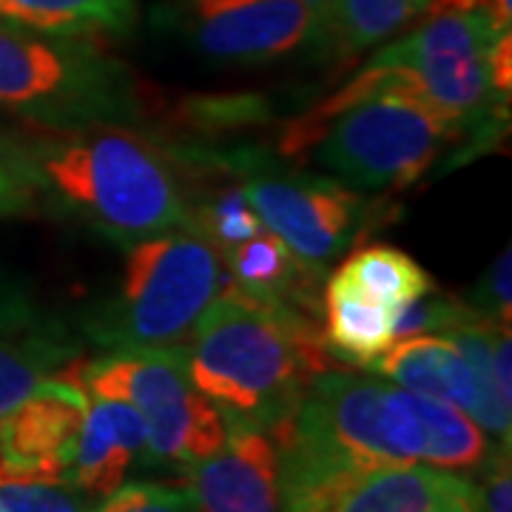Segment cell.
<instances>
[{
	"instance_id": "cell-23",
	"label": "cell",
	"mask_w": 512,
	"mask_h": 512,
	"mask_svg": "<svg viewBox=\"0 0 512 512\" xmlns=\"http://www.w3.org/2000/svg\"><path fill=\"white\" fill-rule=\"evenodd\" d=\"M191 231L208 239L217 254H225L228 248L262 231V222L254 214L251 202L245 200L242 185H225L208 202L191 205Z\"/></svg>"
},
{
	"instance_id": "cell-30",
	"label": "cell",
	"mask_w": 512,
	"mask_h": 512,
	"mask_svg": "<svg viewBox=\"0 0 512 512\" xmlns=\"http://www.w3.org/2000/svg\"><path fill=\"white\" fill-rule=\"evenodd\" d=\"M37 211L35 197L26 185L20 183V177L0 160V220H20V217H32Z\"/></svg>"
},
{
	"instance_id": "cell-19",
	"label": "cell",
	"mask_w": 512,
	"mask_h": 512,
	"mask_svg": "<svg viewBox=\"0 0 512 512\" xmlns=\"http://www.w3.org/2000/svg\"><path fill=\"white\" fill-rule=\"evenodd\" d=\"M137 0H0V23L52 37L128 35Z\"/></svg>"
},
{
	"instance_id": "cell-6",
	"label": "cell",
	"mask_w": 512,
	"mask_h": 512,
	"mask_svg": "<svg viewBox=\"0 0 512 512\" xmlns=\"http://www.w3.org/2000/svg\"><path fill=\"white\" fill-rule=\"evenodd\" d=\"M461 140L456 128L419 100L387 92L359 100L285 148H313V165L353 191L387 194L419 183L441 151Z\"/></svg>"
},
{
	"instance_id": "cell-13",
	"label": "cell",
	"mask_w": 512,
	"mask_h": 512,
	"mask_svg": "<svg viewBox=\"0 0 512 512\" xmlns=\"http://www.w3.org/2000/svg\"><path fill=\"white\" fill-rule=\"evenodd\" d=\"M148 456V427L134 404L89 396L66 484L86 495L114 493L134 458Z\"/></svg>"
},
{
	"instance_id": "cell-25",
	"label": "cell",
	"mask_w": 512,
	"mask_h": 512,
	"mask_svg": "<svg viewBox=\"0 0 512 512\" xmlns=\"http://www.w3.org/2000/svg\"><path fill=\"white\" fill-rule=\"evenodd\" d=\"M473 313L476 311L464 299L447 296V293H439L433 288L419 299H410V302L396 308L393 336L407 339V336H421V333H447L453 325L464 322Z\"/></svg>"
},
{
	"instance_id": "cell-12",
	"label": "cell",
	"mask_w": 512,
	"mask_h": 512,
	"mask_svg": "<svg viewBox=\"0 0 512 512\" xmlns=\"http://www.w3.org/2000/svg\"><path fill=\"white\" fill-rule=\"evenodd\" d=\"M225 427L220 450L185 467V490L200 512H279V453L271 436L242 424Z\"/></svg>"
},
{
	"instance_id": "cell-24",
	"label": "cell",
	"mask_w": 512,
	"mask_h": 512,
	"mask_svg": "<svg viewBox=\"0 0 512 512\" xmlns=\"http://www.w3.org/2000/svg\"><path fill=\"white\" fill-rule=\"evenodd\" d=\"M0 512H89L80 490L66 481L0 478Z\"/></svg>"
},
{
	"instance_id": "cell-10",
	"label": "cell",
	"mask_w": 512,
	"mask_h": 512,
	"mask_svg": "<svg viewBox=\"0 0 512 512\" xmlns=\"http://www.w3.org/2000/svg\"><path fill=\"white\" fill-rule=\"evenodd\" d=\"M279 512H478L473 478L419 467L382 464L316 487L279 490Z\"/></svg>"
},
{
	"instance_id": "cell-29",
	"label": "cell",
	"mask_w": 512,
	"mask_h": 512,
	"mask_svg": "<svg viewBox=\"0 0 512 512\" xmlns=\"http://www.w3.org/2000/svg\"><path fill=\"white\" fill-rule=\"evenodd\" d=\"M484 473L476 481L478 512H510L512 478H510V444H495L481 461Z\"/></svg>"
},
{
	"instance_id": "cell-16",
	"label": "cell",
	"mask_w": 512,
	"mask_h": 512,
	"mask_svg": "<svg viewBox=\"0 0 512 512\" xmlns=\"http://www.w3.org/2000/svg\"><path fill=\"white\" fill-rule=\"evenodd\" d=\"M367 367L387 382L402 384L404 390L456 404L467 416L476 407V382L470 365L447 336L421 333L399 339Z\"/></svg>"
},
{
	"instance_id": "cell-9",
	"label": "cell",
	"mask_w": 512,
	"mask_h": 512,
	"mask_svg": "<svg viewBox=\"0 0 512 512\" xmlns=\"http://www.w3.org/2000/svg\"><path fill=\"white\" fill-rule=\"evenodd\" d=\"M319 0H168L154 26L180 37L197 55L256 66L308 43Z\"/></svg>"
},
{
	"instance_id": "cell-27",
	"label": "cell",
	"mask_w": 512,
	"mask_h": 512,
	"mask_svg": "<svg viewBox=\"0 0 512 512\" xmlns=\"http://www.w3.org/2000/svg\"><path fill=\"white\" fill-rule=\"evenodd\" d=\"M46 325H55V319L40 308L29 282L0 265V336H18Z\"/></svg>"
},
{
	"instance_id": "cell-5",
	"label": "cell",
	"mask_w": 512,
	"mask_h": 512,
	"mask_svg": "<svg viewBox=\"0 0 512 512\" xmlns=\"http://www.w3.org/2000/svg\"><path fill=\"white\" fill-rule=\"evenodd\" d=\"M0 111L40 128H137L146 100L134 72L97 40L0 23Z\"/></svg>"
},
{
	"instance_id": "cell-20",
	"label": "cell",
	"mask_w": 512,
	"mask_h": 512,
	"mask_svg": "<svg viewBox=\"0 0 512 512\" xmlns=\"http://www.w3.org/2000/svg\"><path fill=\"white\" fill-rule=\"evenodd\" d=\"M507 325H498L493 319L484 316H467L464 322H458L447 333V339H453V345L461 350V356L467 359L473 382H476V407L470 413V419L478 421L481 430L493 433L498 444H510L512 436V393L504 390V384L498 379L495 370V339Z\"/></svg>"
},
{
	"instance_id": "cell-33",
	"label": "cell",
	"mask_w": 512,
	"mask_h": 512,
	"mask_svg": "<svg viewBox=\"0 0 512 512\" xmlns=\"http://www.w3.org/2000/svg\"><path fill=\"white\" fill-rule=\"evenodd\" d=\"M470 9H484V0H427L424 15H433V12H470Z\"/></svg>"
},
{
	"instance_id": "cell-18",
	"label": "cell",
	"mask_w": 512,
	"mask_h": 512,
	"mask_svg": "<svg viewBox=\"0 0 512 512\" xmlns=\"http://www.w3.org/2000/svg\"><path fill=\"white\" fill-rule=\"evenodd\" d=\"M80 342L66 325L0 336V419L29 402L52 376L80 359Z\"/></svg>"
},
{
	"instance_id": "cell-3",
	"label": "cell",
	"mask_w": 512,
	"mask_h": 512,
	"mask_svg": "<svg viewBox=\"0 0 512 512\" xmlns=\"http://www.w3.org/2000/svg\"><path fill=\"white\" fill-rule=\"evenodd\" d=\"M271 439L279 453V490L421 461L413 390L333 367L313 376L296 416Z\"/></svg>"
},
{
	"instance_id": "cell-32",
	"label": "cell",
	"mask_w": 512,
	"mask_h": 512,
	"mask_svg": "<svg viewBox=\"0 0 512 512\" xmlns=\"http://www.w3.org/2000/svg\"><path fill=\"white\" fill-rule=\"evenodd\" d=\"M484 12L490 15L501 32H510L512 26V0H484Z\"/></svg>"
},
{
	"instance_id": "cell-4",
	"label": "cell",
	"mask_w": 512,
	"mask_h": 512,
	"mask_svg": "<svg viewBox=\"0 0 512 512\" xmlns=\"http://www.w3.org/2000/svg\"><path fill=\"white\" fill-rule=\"evenodd\" d=\"M222 259L194 231H168L126 248L111 296L80 316V333L106 353L180 350L220 291Z\"/></svg>"
},
{
	"instance_id": "cell-14",
	"label": "cell",
	"mask_w": 512,
	"mask_h": 512,
	"mask_svg": "<svg viewBox=\"0 0 512 512\" xmlns=\"http://www.w3.org/2000/svg\"><path fill=\"white\" fill-rule=\"evenodd\" d=\"M427 0H319L308 49L316 60L350 63L421 18Z\"/></svg>"
},
{
	"instance_id": "cell-2",
	"label": "cell",
	"mask_w": 512,
	"mask_h": 512,
	"mask_svg": "<svg viewBox=\"0 0 512 512\" xmlns=\"http://www.w3.org/2000/svg\"><path fill=\"white\" fill-rule=\"evenodd\" d=\"M191 384L225 424L276 433L313 376L333 367L319 316L237 288L228 276L183 345Z\"/></svg>"
},
{
	"instance_id": "cell-22",
	"label": "cell",
	"mask_w": 512,
	"mask_h": 512,
	"mask_svg": "<svg viewBox=\"0 0 512 512\" xmlns=\"http://www.w3.org/2000/svg\"><path fill=\"white\" fill-rule=\"evenodd\" d=\"M339 271L365 296L387 308H399L404 302L419 299L436 288L433 276L427 274L413 256L384 242L353 251L339 265Z\"/></svg>"
},
{
	"instance_id": "cell-1",
	"label": "cell",
	"mask_w": 512,
	"mask_h": 512,
	"mask_svg": "<svg viewBox=\"0 0 512 512\" xmlns=\"http://www.w3.org/2000/svg\"><path fill=\"white\" fill-rule=\"evenodd\" d=\"M37 211L74 222L120 248L191 231L180 165L160 140L131 126H32L0 143Z\"/></svg>"
},
{
	"instance_id": "cell-28",
	"label": "cell",
	"mask_w": 512,
	"mask_h": 512,
	"mask_svg": "<svg viewBox=\"0 0 512 512\" xmlns=\"http://www.w3.org/2000/svg\"><path fill=\"white\" fill-rule=\"evenodd\" d=\"M512 279V259L510 248H504L501 254L495 256L493 265L484 271V276L478 279V285L473 291L467 293V305L484 316V319H493L498 325H507L512 328V293L510 282Z\"/></svg>"
},
{
	"instance_id": "cell-8",
	"label": "cell",
	"mask_w": 512,
	"mask_h": 512,
	"mask_svg": "<svg viewBox=\"0 0 512 512\" xmlns=\"http://www.w3.org/2000/svg\"><path fill=\"white\" fill-rule=\"evenodd\" d=\"M89 396L134 404L148 427V461L191 467L225 444V419L188 379L183 348L106 353L77 362Z\"/></svg>"
},
{
	"instance_id": "cell-15",
	"label": "cell",
	"mask_w": 512,
	"mask_h": 512,
	"mask_svg": "<svg viewBox=\"0 0 512 512\" xmlns=\"http://www.w3.org/2000/svg\"><path fill=\"white\" fill-rule=\"evenodd\" d=\"M220 259L228 268V279L242 291L282 299L313 316H322L319 285H322L325 268L299 259L268 228L228 248L225 254H220Z\"/></svg>"
},
{
	"instance_id": "cell-7",
	"label": "cell",
	"mask_w": 512,
	"mask_h": 512,
	"mask_svg": "<svg viewBox=\"0 0 512 512\" xmlns=\"http://www.w3.org/2000/svg\"><path fill=\"white\" fill-rule=\"evenodd\" d=\"M171 157L185 168H225L239 177L242 194L271 234L282 239L293 254L325 268L342 256L356 239L367 237L373 214L384 211L382 202H370L328 174H308L276 165L265 154L242 148L234 154H205L202 148Z\"/></svg>"
},
{
	"instance_id": "cell-11",
	"label": "cell",
	"mask_w": 512,
	"mask_h": 512,
	"mask_svg": "<svg viewBox=\"0 0 512 512\" xmlns=\"http://www.w3.org/2000/svg\"><path fill=\"white\" fill-rule=\"evenodd\" d=\"M77 362L0 419V478L66 481L74 441L89 407V393L77 379Z\"/></svg>"
},
{
	"instance_id": "cell-26",
	"label": "cell",
	"mask_w": 512,
	"mask_h": 512,
	"mask_svg": "<svg viewBox=\"0 0 512 512\" xmlns=\"http://www.w3.org/2000/svg\"><path fill=\"white\" fill-rule=\"evenodd\" d=\"M92 512H200V507L185 487L140 481L120 484L114 493L103 495V504Z\"/></svg>"
},
{
	"instance_id": "cell-21",
	"label": "cell",
	"mask_w": 512,
	"mask_h": 512,
	"mask_svg": "<svg viewBox=\"0 0 512 512\" xmlns=\"http://www.w3.org/2000/svg\"><path fill=\"white\" fill-rule=\"evenodd\" d=\"M413 410L421 427V461L441 470H476L493 450L484 430L456 404L413 393Z\"/></svg>"
},
{
	"instance_id": "cell-31",
	"label": "cell",
	"mask_w": 512,
	"mask_h": 512,
	"mask_svg": "<svg viewBox=\"0 0 512 512\" xmlns=\"http://www.w3.org/2000/svg\"><path fill=\"white\" fill-rule=\"evenodd\" d=\"M487 63H490V80H493V89L501 94V97H507V100H510V92H512V32H504V35L495 40L493 49H490V57H487Z\"/></svg>"
},
{
	"instance_id": "cell-17",
	"label": "cell",
	"mask_w": 512,
	"mask_h": 512,
	"mask_svg": "<svg viewBox=\"0 0 512 512\" xmlns=\"http://www.w3.org/2000/svg\"><path fill=\"white\" fill-rule=\"evenodd\" d=\"M325 348L333 359L353 367H367L379 353L396 342V308L373 302L348 276L336 268L325 285Z\"/></svg>"
}]
</instances>
